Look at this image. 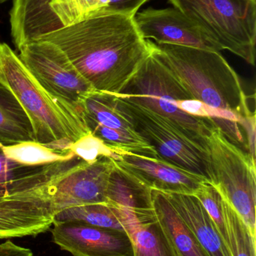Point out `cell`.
Masks as SVG:
<instances>
[{
	"instance_id": "cell-23",
	"label": "cell",
	"mask_w": 256,
	"mask_h": 256,
	"mask_svg": "<svg viewBox=\"0 0 256 256\" xmlns=\"http://www.w3.org/2000/svg\"><path fill=\"white\" fill-rule=\"evenodd\" d=\"M3 149L8 158L28 166L46 165L66 160L76 156L73 152L54 150L37 142L3 146Z\"/></svg>"
},
{
	"instance_id": "cell-17",
	"label": "cell",
	"mask_w": 256,
	"mask_h": 256,
	"mask_svg": "<svg viewBox=\"0 0 256 256\" xmlns=\"http://www.w3.org/2000/svg\"><path fill=\"white\" fill-rule=\"evenodd\" d=\"M150 195L156 218L177 256H210L180 218L165 192L151 190Z\"/></svg>"
},
{
	"instance_id": "cell-21",
	"label": "cell",
	"mask_w": 256,
	"mask_h": 256,
	"mask_svg": "<svg viewBox=\"0 0 256 256\" xmlns=\"http://www.w3.org/2000/svg\"><path fill=\"white\" fill-rule=\"evenodd\" d=\"M150 190L146 189L126 177L116 167L108 184V203L138 216L153 213Z\"/></svg>"
},
{
	"instance_id": "cell-7",
	"label": "cell",
	"mask_w": 256,
	"mask_h": 256,
	"mask_svg": "<svg viewBox=\"0 0 256 256\" xmlns=\"http://www.w3.org/2000/svg\"><path fill=\"white\" fill-rule=\"evenodd\" d=\"M114 94L119 106L132 118L135 130L154 148L159 159L200 174L210 183L207 146L191 136L175 122Z\"/></svg>"
},
{
	"instance_id": "cell-29",
	"label": "cell",
	"mask_w": 256,
	"mask_h": 256,
	"mask_svg": "<svg viewBox=\"0 0 256 256\" xmlns=\"http://www.w3.org/2000/svg\"><path fill=\"white\" fill-rule=\"evenodd\" d=\"M239 126L244 128L247 141L248 154L255 162V115L250 112L243 116L238 122Z\"/></svg>"
},
{
	"instance_id": "cell-12",
	"label": "cell",
	"mask_w": 256,
	"mask_h": 256,
	"mask_svg": "<svg viewBox=\"0 0 256 256\" xmlns=\"http://www.w3.org/2000/svg\"><path fill=\"white\" fill-rule=\"evenodd\" d=\"M51 184L0 200V239L37 236L51 228L55 214L50 196Z\"/></svg>"
},
{
	"instance_id": "cell-8",
	"label": "cell",
	"mask_w": 256,
	"mask_h": 256,
	"mask_svg": "<svg viewBox=\"0 0 256 256\" xmlns=\"http://www.w3.org/2000/svg\"><path fill=\"white\" fill-rule=\"evenodd\" d=\"M104 0H13L11 34L17 49L101 13Z\"/></svg>"
},
{
	"instance_id": "cell-4",
	"label": "cell",
	"mask_w": 256,
	"mask_h": 256,
	"mask_svg": "<svg viewBox=\"0 0 256 256\" xmlns=\"http://www.w3.org/2000/svg\"><path fill=\"white\" fill-rule=\"evenodd\" d=\"M115 94L175 122L191 136L205 146L206 136L216 126L212 118L194 116L179 109L178 100H190L193 97L152 52L121 92Z\"/></svg>"
},
{
	"instance_id": "cell-20",
	"label": "cell",
	"mask_w": 256,
	"mask_h": 256,
	"mask_svg": "<svg viewBox=\"0 0 256 256\" xmlns=\"http://www.w3.org/2000/svg\"><path fill=\"white\" fill-rule=\"evenodd\" d=\"M80 108L85 122H94L123 132H137L132 118L120 108L112 93L93 92L83 100Z\"/></svg>"
},
{
	"instance_id": "cell-5",
	"label": "cell",
	"mask_w": 256,
	"mask_h": 256,
	"mask_svg": "<svg viewBox=\"0 0 256 256\" xmlns=\"http://www.w3.org/2000/svg\"><path fill=\"white\" fill-rule=\"evenodd\" d=\"M221 48L255 66V0H168Z\"/></svg>"
},
{
	"instance_id": "cell-2",
	"label": "cell",
	"mask_w": 256,
	"mask_h": 256,
	"mask_svg": "<svg viewBox=\"0 0 256 256\" xmlns=\"http://www.w3.org/2000/svg\"><path fill=\"white\" fill-rule=\"evenodd\" d=\"M0 81L27 112L39 144L69 152L75 142L90 134L81 111L47 92L6 43H0Z\"/></svg>"
},
{
	"instance_id": "cell-14",
	"label": "cell",
	"mask_w": 256,
	"mask_h": 256,
	"mask_svg": "<svg viewBox=\"0 0 256 256\" xmlns=\"http://www.w3.org/2000/svg\"><path fill=\"white\" fill-rule=\"evenodd\" d=\"M138 31L145 40L221 52V48L193 20L176 8H148L135 16Z\"/></svg>"
},
{
	"instance_id": "cell-10",
	"label": "cell",
	"mask_w": 256,
	"mask_h": 256,
	"mask_svg": "<svg viewBox=\"0 0 256 256\" xmlns=\"http://www.w3.org/2000/svg\"><path fill=\"white\" fill-rule=\"evenodd\" d=\"M115 165L111 158L81 160L50 186L54 214L77 206L108 203L107 192ZM54 214V215H55Z\"/></svg>"
},
{
	"instance_id": "cell-22",
	"label": "cell",
	"mask_w": 256,
	"mask_h": 256,
	"mask_svg": "<svg viewBox=\"0 0 256 256\" xmlns=\"http://www.w3.org/2000/svg\"><path fill=\"white\" fill-rule=\"evenodd\" d=\"M126 214L127 212L112 204L98 203L77 206L62 210L54 215V221H73L126 232L124 224Z\"/></svg>"
},
{
	"instance_id": "cell-19",
	"label": "cell",
	"mask_w": 256,
	"mask_h": 256,
	"mask_svg": "<svg viewBox=\"0 0 256 256\" xmlns=\"http://www.w3.org/2000/svg\"><path fill=\"white\" fill-rule=\"evenodd\" d=\"M36 142L33 124L12 91L0 81V146Z\"/></svg>"
},
{
	"instance_id": "cell-16",
	"label": "cell",
	"mask_w": 256,
	"mask_h": 256,
	"mask_svg": "<svg viewBox=\"0 0 256 256\" xmlns=\"http://www.w3.org/2000/svg\"><path fill=\"white\" fill-rule=\"evenodd\" d=\"M165 194L209 256H232L211 218L195 196L174 192Z\"/></svg>"
},
{
	"instance_id": "cell-24",
	"label": "cell",
	"mask_w": 256,
	"mask_h": 256,
	"mask_svg": "<svg viewBox=\"0 0 256 256\" xmlns=\"http://www.w3.org/2000/svg\"><path fill=\"white\" fill-rule=\"evenodd\" d=\"M230 251L232 256H255L256 238L240 215L224 200Z\"/></svg>"
},
{
	"instance_id": "cell-15",
	"label": "cell",
	"mask_w": 256,
	"mask_h": 256,
	"mask_svg": "<svg viewBox=\"0 0 256 256\" xmlns=\"http://www.w3.org/2000/svg\"><path fill=\"white\" fill-rule=\"evenodd\" d=\"M81 160L75 156L46 165H25L8 158L0 146V200L45 188Z\"/></svg>"
},
{
	"instance_id": "cell-6",
	"label": "cell",
	"mask_w": 256,
	"mask_h": 256,
	"mask_svg": "<svg viewBox=\"0 0 256 256\" xmlns=\"http://www.w3.org/2000/svg\"><path fill=\"white\" fill-rule=\"evenodd\" d=\"M205 142L211 170L210 184L256 238L255 161L228 140L217 126L210 131Z\"/></svg>"
},
{
	"instance_id": "cell-18",
	"label": "cell",
	"mask_w": 256,
	"mask_h": 256,
	"mask_svg": "<svg viewBox=\"0 0 256 256\" xmlns=\"http://www.w3.org/2000/svg\"><path fill=\"white\" fill-rule=\"evenodd\" d=\"M125 230L132 240L135 256H177L155 212L129 219Z\"/></svg>"
},
{
	"instance_id": "cell-3",
	"label": "cell",
	"mask_w": 256,
	"mask_h": 256,
	"mask_svg": "<svg viewBox=\"0 0 256 256\" xmlns=\"http://www.w3.org/2000/svg\"><path fill=\"white\" fill-rule=\"evenodd\" d=\"M147 40L194 99L240 118L251 112L240 78L220 52Z\"/></svg>"
},
{
	"instance_id": "cell-11",
	"label": "cell",
	"mask_w": 256,
	"mask_h": 256,
	"mask_svg": "<svg viewBox=\"0 0 256 256\" xmlns=\"http://www.w3.org/2000/svg\"><path fill=\"white\" fill-rule=\"evenodd\" d=\"M129 180L146 188L164 192L195 195L205 178L158 158L120 152L112 159Z\"/></svg>"
},
{
	"instance_id": "cell-25",
	"label": "cell",
	"mask_w": 256,
	"mask_h": 256,
	"mask_svg": "<svg viewBox=\"0 0 256 256\" xmlns=\"http://www.w3.org/2000/svg\"><path fill=\"white\" fill-rule=\"evenodd\" d=\"M205 208L216 230L219 232L224 243L230 250L229 238L225 218L224 200L217 190L209 182L203 184L202 186L195 194ZM231 252V251H230Z\"/></svg>"
},
{
	"instance_id": "cell-31",
	"label": "cell",
	"mask_w": 256,
	"mask_h": 256,
	"mask_svg": "<svg viewBox=\"0 0 256 256\" xmlns=\"http://www.w3.org/2000/svg\"><path fill=\"white\" fill-rule=\"evenodd\" d=\"M7 1V0H0V3L4 2Z\"/></svg>"
},
{
	"instance_id": "cell-9",
	"label": "cell",
	"mask_w": 256,
	"mask_h": 256,
	"mask_svg": "<svg viewBox=\"0 0 256 256\" xmlns=\"http://www.w3.org/2000/svg\"><path fill=\"white\" fill-rule=\"evenodd\" d=\"M18 51L23 64L47 92L80 111L83 100L96 91L54 44L34 40Z\"/></svg>"
},
{
	"instance_id": "cell-1",
	"label": "cell",
	"mask_w": 256,
	"mask_h": 256,
	"mask_svg": "<svg viewBox=\"0 0 256 256\" xmlns=\"http://www.w3.org/2000/svg\"><path fill=\"white\" fill-rule=\"evenodd\" d=\"M39 40L57 45L96 91L113 94L121 92L151 54L135 16L123 14H97Z\"/></svg>"
},
{
	"instance_id": "cell-13",
	"label": "cell",
	"mask_w": 256,
	"mask_h": 256,
	"mask_svg": "<svg viewBox=\"0 0 256 256\" xmlns=\"http://www.w3.org/2000/svg\"><path fill=\"white\" fill-rule=\"evenodd\" d=\"M53 242L74 256H135L126 232L73 221H54Z\"/></svg>"
},
{
	"instance_id": "cell-28",
	"label": "cell",
	"mask_w": 256,
	"mask_h": 256,
	"mask_svg": "<svg viewBox=\"0 0 256 256\" xmlns=\"http://www.w3.org/2000/svg\"><path fill=\"white\" fill-rule=\"evenodd\" d=\"M150 0H104L102 13H118L135 16L140 8Z\"/></svg>"
},
{
	"instance_id": "cell-26",
	"label": "cell",
	"mask_w": 256,
	"mask_h": 256,
	"mask_svg": "<svg viewBox=\"0 0 256 256\" xmlns=\"http://www.w3.org/2000/svg\"><path fill=\"white\" fill-rule=\"evenodd\" d=\"M71 152L82 160L94 162L100 158H114L115 150L107 146L102 140L89 134L75 142L70 147Z\"/></svg>"
},
{
	"instance_id": "cell-30",
	"label": "cell",
	"mask_w": 256,
	"mask_h": 256,
	"mask_svg": "<svg viewBox=\"0 0 256 256\" xmlns=\"http://www.w3.org/2000/svg\"><path fill=\"white\" fill-rule=\"evenodd\" d=\"M0 256H34L31 250L8 240L0 244Z\"/></svg>"
},
{
	"instance_id": "cell-27",
	"label": "cell",
	"mask_w": 256,
	"mask_h": 256,
	"mask_svg": "<svg viewBox=\"0 0 256 256\" xmlns=\"http://www.w3.org/2000/svg\"><path fill=\"white\" fill-rule=\"evenodd\" d=\"M177 106L186 114L201 118H212L214 121L227 120L238 123L241 120L240 117L229 111L218 110L205 104L200 100H178Z\"/></svg>"
}]
</instances>
